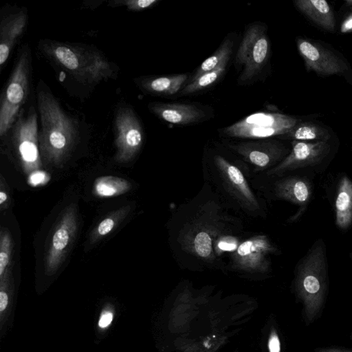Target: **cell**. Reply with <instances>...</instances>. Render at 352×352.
<instances>
[{
    "label": "cell",
    "mask_w": 352,
    "mask_h": 352,
    "mask_svg": "<svg viewBox=\"0 0 352 352\" xmlns=\"http://www.w3.org/2000/svg\"><path fill=\"white\" fill-rule=\"evenodd\" d=\"M37 102L41 124L40 151L49 163L60 164L74 146L76 126L49 91L40 89L37 92Z\"/></svg>",
    "instance_id": "obj_1"
},
{
    "label": "cell",
    "mask_w": 352,
    "mask_h": 352,
    "mask_svg": "<svg viewBox=\"0 0 352 352\" xmlns=\"http://www.w3.org/2000/svg\"><path fill=\"white\" fill-rule=\"evenodd\" d=\"M328 287L325 245L319 239L296 267L295 288L303 306L307 324L314 322L322 309Z\"/></svg>",
    "instance_id": "obj_2"
},
{
    "label": "cell",
    "mask_w": 352,
    "mask_h": 352,
    "mask_svg": "<svg viewBox=\"0 0 352 352\" xmlns=\"http://www.w3.org/2000/svg\"><path fill=\"white\" fill-rule=\"evenodd\" d=\"M45 52L82 82H99L113 74L110 63L98 50L75 44L50 43L45 47Z\"/></svg>",
    "instance_id": "obj_3"
},
{
    "label": "cell",
    "mask_w": 352,
    "mask_h": 352,
    "mask_svg": "<svg viewBox=\"0 0 352 352\" xmlns=\"http://www.w3.org/2000/svg\"><path fill=\"white\" fill-rule=\"evenodd\" d=\"M28 49L21 51L6 84L0 104V135L12 127L30 90V56Z\"/></svg>",
    "instance_id": "obj_4"
},
{
    "label": "cell",
    "mask_w": 352,
    "mask_h": 352,
    "mask_svg": "<svg viewBox=\"0 0 352 352\" xmlns=\"http://www.w3.org/2000/svg\"><path fill=\"white\" fill-rule=\"evenodd\" d=\"M298 51L309 72L320 76L338 75L352 81V73L348 61L336 51L320 41L298 36L296 39Z\"/></svg>",
    "instance_id": "obj_5"
},
{
    "label": "cell",
    "mask_w": 352,
    "mask_h": 352,
    "mask_svg": "<svg viewBox=\"0 0 352 352\" xmlns=\"http://www.w3.org/2000/svg\"><path fill=\"white\" fill-rule=\"evenodd\" d=\"M298 121L296 118L286 114L258 112L225 127L223 133L232 138L252 139L281 136Z\"/></svg>",
    "instance_id": "obj_6"
},
{
    "label": "cell",
    "mask_w": 352,
    "mask_h": 352,
    "mask_svg": "<svg viewBox=\"0 0 352 352\" xmlns=\"http://www.w3.org/2000/svg\"><path fill=\"white\" fill-rule=\"evenodd\" d=\"M11 129L14 145L24 171L31 175L40 170L38 126L34 108L31 107L25 115L21 111Z\"/></svg>",
    "instance_id": "obj_7"
},
{
    "label": "cell",
    "mask_w": 352,
    "mask_h": 352,
    "mask_svg": "<svg viewBox=\"0 0 352 352\" xmlns=\"http://www.w3.org/2000/svg\"><path fill=\"white\" fill-rule=\"evenodd\" d=\"M270 43L265 28L253 24L245 31L236 54V63L243 65L239 83H246L262 69L268 58Z\"/></svg>",
    "instance_id": "obj_8"
},
{
    "label": "cell",
    "mask_w": 352,
    "mask_h": 352,
    "mask_svg": "<svg viewBox=\"0 0 352 352\" xmlns=\"http://www.w3.org/2000/svg\"><path fill=\"white\" fill-rule=\"evenodd\" d=\"M116 160L120 162L131 160L143 143V130L134 111L129 108L120 109L115 118Z\"/></svg>",
    "instance_id": "obj_9"
},
{
    "label": "cell",
    "mask_w": 352,
    "mask_h": 352,
    "mask_svg": "<svg viewBox=\"0 0 352 352\" xmlns=\"http://www.w3.org/2000/svg\"><path fill=\"white\" fill-rule=\"evenodd\" d=\"M292 146L289 154L267 171L268 175L280 176L300 168L316 166L322 162L331 151L329 142L293 140Z\"/></svg>",
    "instance_id": "obj_10"
},
{
    "label": "cell",
    "mask_w": 352,
    "mask_h": 352,
    "mask_svg": "<svg viewBox=\"0 0 352 352\" xmlns=\"http://www.w3.org/2000/svg\"><path fill=\"white\" fill-rule=\"evenodd\" d=\"M276 250L266 236H254L239 245L232 263L234 268L245 272H266L270 264L269 255Z\"/></svg>",
    "instance_id": "obj_11"
},
{
    "label": "cell",
    "mask_w": 352,
    "mask_h": 352,
    "mask_svg": "<svg viewBox=\"0 0 352 352\" xmlns=\"http://www.w3.org/2000/svg\"><path fill=\"white\" fill-rule=\"evenodd\" d=\"M230 147L257 170L280 162L289 153L282 143L272 139L240 142Z\"/></svg>",
    "instance_id": "obj_12"
},
{
    "label": "cell",
    "mask_w": 352,
    "mask_h": 352,
    "mask_svg": "<svg viewBox=\"0 0 352 352\" xmlns=\"http://www.w3.org/2000/svg\"><path fill=\"white\" fill-rule=\"evenodd\" d=\"M76 229V212L74 207L70 206L63 213L52 235L45 261L47 274L52 275L58 269L74 238Z\"/></svg>",
    "instance_id": "obj_13"
},
{
    "label": "cell",
    "mask_w": 352,
    "mask_h": 352,
    "mask_svg": "<svg viewBox=\"0 0 352 352\" xmlns=\"http://www.w3.org/2000/svg\"><path fill=\"white\" fill-rule=\"evenodd\" d=\"M214 160L223 183L229 192L246 209L252 212L258 210V200L241 171L221 155H215Z\"/></svg>",
    "instance_id": "obj_14"
},
{
    "label": "cell",
    "mask_w": 352,
    "mask_h": 352,
    "mask_svg": "<svg viewBox=\"0 0 352 352\" xmlns=\"http://www.w3.org/2000/svg\"><path fill=\"white\" fill-rule=\"evenodd\" d=\"M149 109L160 119L175 125L196 123L206 117L201 109L192 104L153 102Z\"/></svg>",
    "instance_id": "obj_15"
},
{
    "label": "cell",
    "mask_w": 352,
    "mask_h": 352,
    "mask_svg": "<svg viewBox=\"0 0 352 352\" xmlns=\"http://www.w3.org/2000/svg\"><path fill=\"white\" fill-rule=\"evenodd\" d=\"M28 16L25 11L11 14L2 19L0 24V65L7 61L16 39L22 34Z\"/></svg>",
    "instance_id": "obj_16"
},
{
    "label": "cell",
    "mask_w": 352,
    "mask_h": 352,
    "mask_svg": "<svg viewBox=\"0 0 352 352\" xmlns=\"http://www.w3.org/2000/svg\"><path fill=\"white\" fill-rule=\"evenodd\" d=\"M274 192L279 199L302 206L310 201L312 184L304 177L291 176L278 181Z\"/></svg>",
    "instance_id": "obj_17"
},
{
    "label": "cell",
    "mask_w": 352,
    "mask_h": 352,
    "mask_svg": "<svg viewBox=\"0 0 352 352\" xmlns=\"http://www.w3.org/2000/svg\"><path fill=\"white\" fill-rule=\"evenodd\" d=\"M295 7L308 19L322 30L333 32L336 16L331 5L325 0H296Z\"/></svg>",
    "instance_id": "obj_18"
},
{
    "label": "cell",
    "mask_w": 352,
    "mask_h": 352,
    "mask_svg": "<svg viewBox=\"0 0 352 352\" xmlns=\"http://www.w3.org/2000/svg\"><path fill=\"white\" fill-rule=\"evenodd\" d=\"M335 222L340 230H346L352 223V181L344 175L339 181L335 201Z\"/></svg>",
    "instance_id": "obj_19"
},
{
    "label": "cell",
    "mask_w": 352,
    "mask_h": 352,
    "mask_svg": "<svg viewBox=\"0 0 352 352\" xmlns=\"http://www.w3.org/2000/svg\"><path fill=\"white\" fill-rule=\"evenodd\" d=\"M280 137L292 141L329 142L331 138V131L323 124L299 120L287 133Z\"/></svg>",
    "instance_id": "obj_20"
},
{
    "label": "cell",
    "mask_w": 352,
    "mask_h": 352,
    "mask_svg": "<svg viewBox=\"0 0 352 352\" xmlns=\"http://www.w3.org/2000/svg\"><path fill=\"white\" fill-rule=\"evenodd\" d=\"M186 74L148 78L141 81L142 87L148 93L156 95H173L187 84Z\"/></svg>",
    "instance_id": "obj_21"
},
{
    "label": "cell",
    "mask_w": 352,
    "mask_h": 352,
    "mask_svg": "<svg viewBox=\"0 0 352 352\" xmlns=\"http://www.w3.org/2000/svg\"><path fill=\"white\" fill-rule=\"evenodd\" d=\"M230 54L226 56L214 69L208 72L193 81L187 83L179 94L189 95L206 89L214 84L225 72Z\"/></svg>",
    "instance_id": "obj_22"
},
{
    "label": "cell",
    "mask_w": 352,
    "mask_h": 352,
    "mask_svg": "<svg viewBox=\"0 0 352 352\" xmlns=\"http://www.w3.org/2000/svg\"><path fill=\"white\" fill-rule=\"evenodd\" d=\"M131 188L129 182L123 178L113 176H103L98 178L94 184L95 195L108 197L122 195Z\"/></svg>",
    "instance_id": "obj_23"
},
{
    "label": "cell",
    "mask_w": 352,
    "mask_h": 352,
    "mask_svg": "<svg viewBox=\"0 0 352 352\" xmlns=\"http://www.w3.org/2000/svg\"><path fill=\"white\" fill-rule=\"evenodd\" d=\"M232 45L233 43L230 39H226L217 50L200 65L190 82L216 68L226 56L231 54Z\"/></svg>",
    "instance_id": "obj_24"
},
{
    "label": "cell",
    "mask_w": 352,
    "mask_h": 352,
    "mask_svg": "<svg viewBox=\"0 0 352 352\" xmlns=\"http://www.w3.org/2000/svg\"><path fill=\"white\" fill-rule=\"evenodd\" d=\"M210 231L201 230L197 231L192 239V248L199 257L205 260H211L214 256L212 236Z\"/></svg>",
    "instance_id": "obj_25"
},
{
    "label": "cell",
    "mask_w": 352,
    "mask_h": 352,
    "mask_svg": "<svg viewBox=\"0 0 352 352\" xmlns=\"http://www.w3.org/2000/svg\"><path fill=\"white\" fill-rule=\"evenodd\" d=\"M12 239L10 234L2 230L0 236V279L6 276L10 260Z\"/></svg>",
    "instance_id": "obj_26"
},
{
    "label": "cell",
    "mask_w": 352,
    "mask_h": 352,
    "mask_svg": "<svg viewBox=\"0 0 352 352\" xmlns=\"http://www.w3.org/2000/svg\"><path fill=\"white\" fill-rule=\"evenodd\" d=\"M132 11H142L159 2L158 0H125L114 1ZM118 5V6H119Z\"/></svg>",
    "instance_id": "obj_27"
},
{
    "label": "cell",
    "mask_w": 352,
    "mask_h": 352,
    "mask_svg": "<svg viewBox=\"0 0 352 352\" xmlns=\"http://www.w3.org/2000/svg\"><path fill=\"white\" fill-rule=\"evenodd\" d=\"M116 224L115 217H108L104 219L96 228L97 236H103L109 234Z\"/></svg>",
    "instance_id": "obj_28"
},
{
    "label": "cell",
    "mask_w": 352,
    "mask_h": 352,
    "mask_svg": "<svg viewBox=\"0 0 352 352\" xmlns=\"http://www.w3.org/2000/svg\"><path fill=\"white\" fill-rule=\"evenodd\" d=\"M270 352H280V342L276 332H272L268 341Z\"/></svg>",
    "instance_id": "obj_29"
},
{
    "label": "cell",
    "mask_w": 352,
    "mask_h": 352,
    "mask_svg": "<svg viewBox=\"0 0 352 352\" xmlns=\"http://www.w3.org/2000/svg\"><path fill=\"white\" fill-rule=\"evenodd\" d=\"M340 32L342 34L352 32V11L343 19L340 26Z\"/></svg>",
    "instance_id": "obj_30"
},
{
    "label": "cell",
    "mask_w": 352,
    "mask_h": 352,
    "mask_svg": "<svg viewBox=\"0 0 352 352\" xmlns=\"http://www.w3.org/2000/svg\"><path fill=\"white\" fill-rule=\"evenodd\" d=\"M112 319H113L112 313H111L109 311H105L104 313H103L101 315V316L100 318V320L98 322L99 327L101 328H104V327H107L112 321Z\"/></svg>",
    "instance_id": "obj_31"
},
{
    "label": "cell",
    "mask_w": 352,
    "mask_h": 352,
    "mask_svg": "<svg viewBox=\"0 0 352 352\" xmlns=\"http://www.w3.org/2000/svg\"><path fill=\"white\" fill-rule=\"evenodd\" d=\"M315 352H352V351L338 348H318L316 349Z\"/></svg>",
    "instance_id": "obj_32"
},
{
    "label": "cell",
    "mask_w": 352,
    "mask_h": 352,
    "mask_svg": "<svg viewBox=\"0 0 352 352\" xmlns=\"http://www.w3.org/2000/svg\"><path fill=\"white\" fill-rule=\"evenodd\" d=\"M8 199V195L6 192L2 190L0 191V205H3Z\"/></svg>",
    "instance_id": "obj_33"
},
{
    "label": "cell",
    "mask_w": 352,
    "mask_h": 352,
    "mask_svg": "<svg viewBox=\"0 0 352 352\" xmlns=\"http://www.w3.org/2000/svg\"><path fill=\"white\" fill-rule=\"evenodd\" d=\"M344 3L347 6H352V0H346Z\"/></svg>",
    "instance_id": "obj_34"
},
{
    "label": "cell",
    "mask_w": 352,
    "mask_h": 352,
    "mask_svg": "<svg viewBox=\"0 0 352 352\" xmlns=\"http://www.w3.org/2000/svg\"><path fill=\"white\" fill-rule=\"evenodd\" d=\"M349 256H350V258H351V260H352V252H351V253L349 254Z\"/></svg>",
    "instance_id": "obj_35"
},
{
    "label": "cell",
    "mask_w": 352,
    "mask_h": 352,
    "mask_svg": "<svg viewBox=\"0 0 352 352\" xmlns=\"http://www.w3.org/2000/svg\"><path fill=\"white\" fill-rule=\"evenodd\" d=\"M351 339H352V335H351Z\"/></svg>",
    "instance_id": "obj_36"
}]
</instances>
